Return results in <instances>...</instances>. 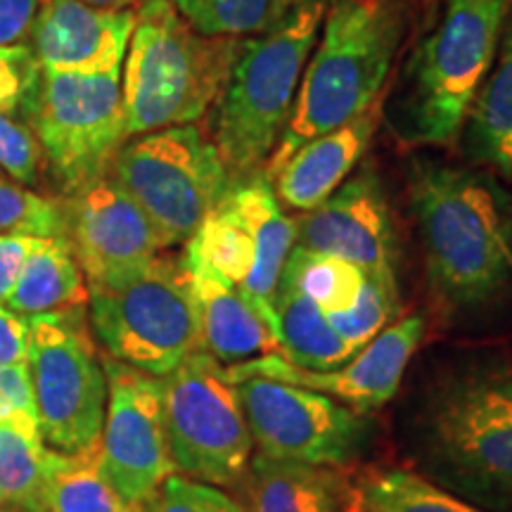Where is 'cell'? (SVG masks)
<instances>
[{"instance_id": "24", "label": "cell", "mask_w": 512, "mask_h": 512, "mask_svg": "<svg viewBox=\"0 0 512 512\" xmlns=\"http://www.w3.org/2000/svg\"><path fill=\"white\" fill-rule=\"evenodd\" d=\"M465 124L470 155L503 176H512V12Z\"/></svg>"}, {"instance_id": "32", "label": "cell", "mask_w": 512, "mask_h": 512, "mask_svg": "<svg viewBox=\"0 0 512 512\" xmlns=\"http://www.w3.org/2000/svg\"><path fill=\"white\" fill-rule=\"evenodd\" d=\"M0 235L69 238L67 209L50 197L0 178Z\"/></svg>"}, {"instance_id": "20", "label": "cell", "mask_w": 512, "mask_h": 512, "mask_svg": "<svg viewBox=\"0 0 512 512\" xmlns=\"http://www.w3.org/2000/svg\"><path fill=\"white\" fill-rule=\"evenodd\" d=\"M221 202L245 223L252 235L256 266L242 292L273 328V297L287 259L297 245V221H292L280 207L266 176L245 178L240 185L230 188Z\"/></svg>"}, {"instance_id": "37", "label": "cell", "mask_w": 512, "mask_h": 512, "mask_svg": "<svg viewBox=\"0 0 512 512\" xmlns=\"http://www.w3.org/2000/svg\"><path fill=\"white\" fill-rule=\"evenodd\" d=\"M29 358V318L0 304V366H24Z\"/></svg>"}, {"instance_id": "39", "label": "cell", "mask_w": 512, "mask_h": 512, "mask_svg": "<svg viewBox=\"0 0 512 512\" xmlns=\"http://www.w3.org/2000/svg\"><path fill=\"white\" fill-rule=\"evenodd\" d=\"M36 240L38 238H22V235H0V304L10 294Z\"/></svg>"}, {"instance_id": "30", "label": "cell", "mask_w": 512, "mask_h": 512, "mask_svg": "<svg viewBox=\"0 0 512 512\" xmlns=\"http://www.w3.org/2000/svg\"><path fill=\"white\" fill-rule=\"evenodd\" d=\"M188 242L216 273L240 290L247 285L256 266V249L245 223L226 204H216Z\"/></svg>"}, {"instance_id": "22", "label": "cell", "mask_w": 512, "mask_h": 512, "mask_svg": "<svg viewBox=\"0 0 512 512\" xmlns=\"http://www.w3.org/2000/svg\"><path fill=\"white\" fill-rule=\"evenodd\" d=\"M3 304L24 318L83 309L88 285L69 238H38Z\"/></svg>"}, {"instance_id": "14", "label": "cell", "mask_w": 512, "mask_h": 512, "mask_svg": "<svg viewBox=\"0 0 512 512\" xmlns=\"http://www.w3.org/2000/svg\"><path fill=\"white\" fill-rule=\"evenodd\" d=\"M425 328L427 320L422 313L394 320L380 335L370 339L366 347L358 349L344 366L332 370L294 366L280 354H266L226 368L230 375H256L299 384L313 392L328 394L358 413H370L382 408L396 394L408 361L425 337Z\"/></svg>"}, {"instance_id": "38", "label": "cell", "mask_w": 512, "mask_h": 512, "mask_svg": "<svg viewBox=\"0 0 512 512\" xmlns=\"http://www.w3.org/2000/svg\"><path fill=\"white\" fill-rule=\"evenodd\" d=\"M41 0H0V46H19L31 36Z\"/></svg>"}, {"instance_id": "13", "label": "cell", "mask_w": 512, "mask_h": 512, "mask_svg": "<svg viewBox=\"0 0 512 512\" xmlns=\"http://www.w3.org/2000/svg\"><path fill=\"white\" fill-rule=\"evenodd\" d=\"M107 408L98 460L105 477L128 503L143 505L164 479L176 475L164 422L162 377L107 358Z\"/></svg>"}, {"instance_id": "23", "label": "cell", "mask_w": 512, "mask_h": 512, "mask_svg": "<svg viewBox=\"0 0 512 512\" xmlns=\"http://www.w3.org/2000/svg\"><path fill=\"white\" fill-rule=\"evenodd\" d=\"M273 332L278 354L309 370L339 368L356 354L347 339L332 328L325 311L287 278H280L273 297Z\"/></svg>"}, {"instance_id": "40", "label": "cell", "mask_w": 512, "mask_h": 512, "mask_svg": "<svg viewBox=\"0 0 512 512\" xmlns=\"http://www.w3.org/2000/svg\"><path fill=\"white\" fill-rule=\"evenodd\" d=\"M81 3L93 5V8H102V10H124L136 0H81Z\"/></svg>"}, {"instance_id": "8", "label": "cell", "mask_w": 512, "mask_h": 512, "mask_svg": "<svg viewBox=\"0 0 512 512\" xmlns=\"http://www.w3.org/2000/svg\"><path fill=\"white\" fill-rule=\"evenodd\" d=\"M110 174L155 223L166 247L188 242L230 190L219 147L192 124L143 133L121 147Z\"/></svg>"}, {"instance_id": "27", "label": "cell", "mask_w": 512, "mask_h": 512, "mask_svg": "<svg viewBox=\"0 0 512 512\" xmlns=\"http://www.w3.org/2000/svg\"><path fill=\"white\" fill-rule=\"evenodd\" d=\"M351 512H484L411 470H380L354 489Z\"/></svg>"}, {"instance_id": "6", "label": "cell", "mask_w": 512, "mask_h": 512, "mask_svg": "<svg viewBox=\"0 0 512 512\" xmlns=\"http://www.w3.org/2000/svg\"><path fill=\"white\" fill-rule=\"evenodd\" d=\"M91 328L114 361L166 377L200 349V323L183 259H152L88 285Z\"/></svg>"}, {"instance_id": "11", "label": "cell", "mask_w": 512, "mask_h": 512, "mask_svg": "<svg viewBox=\"0 0 512 512\" xmlns=\"http://www.w3.org/2000/svg\"><path fill=\"white\" fill-rule=\"evenodd\" d=\"M27 368L46 444L62 453L98 448L107 377L83 325V309L29 318Z\"/></svg>"}, {"instance_id": "4", "label": "cell", "mask_w": 512, "mask_h": 512, "mask_svg": "<svg viewBox=\"0 0 512 512\" xmlns=\"http://www.w3.org/2000/svg\"><path fill=\"white\" fill-rule=\"evenodd\" d=\"M323 0H304L252 41H242L216 119V147L230 178H249L283 136L323 24Z\"/></svg>"}, {"instance_id": "17", "label": "cell", "mask_w": 512, "mask_h": 512, "mask_svg": "<svg viewBox=\"0 0 512 512\" xmlns=\"http://www.w3.org/2000/svg\"><path fill=\"white\" fill-rule=\"evenodd\" d=\"M136 10H102L81 0H43L31 29L34 55L48 72H100L121 67Z\"/></svg>"}, {"instance_id": "26", "label": "cell", "mask_w": 512, "mask_h": 512, "mask_svg": "<svg viewBox=\"0 0 512 512\" xmlns=\"http://www.w3.org/2000/svg\"><path fill=\"white\" fill-rule=\"evenodd\" d=\"M50 446L43 439L36 413L0 422V503L31 512L43 508V479Z\"/></svg>"}, {"instance_id": "7", "label": "cell", "mask_w": 512, "mask_h": 512, "mask_svg": "<svg viewBox=\"0 0 512 512\" xmlns=\"http://www.w3.org/2000/svg\"><path fill=\"white\" fill-rule=\"evenodd\" d=\"M17 114L34 126L55 181L72 197L110 174L128 138L121 67L100 72L41 69Z\"/></svg>"}, {"instance_id": "41", "label": "cell", "mask_w": 512, "mask_h": 512, "mask_svg": "<svg viewBox=\"0 0 512 512\" xmlns=\"http://www.w3.org/2000/svg\"><path fill=\"white\" fill-rule=\"evenodd\" d=\"M0 512H31V510H27V508H19V505L0 503Z\"/></svg>"}, {"instance_id": "36", "label": "cell", "mask_w": 512, "mask_h": 512, "mask_svg": "<svg viewBox=\"0 0 512 512\" xmlns=\"http://www.w3.org/2000/svg\"><path fill=\"white\" fill-rule=\"evenodd\" d=\"M22 413H36L27 363L24 366H0V422Z\"/></svg>"}, {"instance_id": "21", "label": "cell", "mask_w": 512, "mask_h": 512, "mask_svg": "<svg viewBox=\"0 0 512 512\" xmlns=\"http://www.w3.org/2000/svg\"><path fill=\"white\" fill-rule=\"evenodd\" d=\"M245 512H347L354 489L332 467L256 456Z\"/></svg>"}, {"instance_id": "1", "label": "cell", "mask_w": 512, "mask_h": 512, "mask_svg": "<svg viewBox=\"0 0 512 512\" xmlns=\"http://www.w3.org/2000/svg\"><path fill=\"white\" fill-rule=\"evenodd\" d=\"M408 195L439 302L475 311L512 292V200L491 176L415 159Z\"/></svg>"}, {"instance_id": "3", "label": "cell", "mask_w": 512, "mask_h": 512, "mask_svg": "<svg viewBox=\"0 0 512 512\" xmlns=\"http://www.w3.org/2000/svg\"><path fill=\"white\" fill-rule=\"evenodd\" d=\"M240 38L197 34L169 0H143L121 72L126 136L195 124L221 98Z\"/></svg>"}, {"instance_id": "31", "label": "cell", "mask_w": 512, "mask_h": 512, "mask_svg": "<svg viewBox=\"0 0 512 512\" xmlns=\"http://www.w3.org/2000/svg\"><path fill=\"white\" fill-rule=\"evenodd\" d=\"M399 313V287L392 275L363 273L361 292L347 311L325 313L339 335L356 351L380 335Z\"/></svg>"}, {"instance_id": "19", "label": "cell", "mask_w": 512, "mask_h": 512, "mask_svg": "<svg viewBox=\"0 0 512 512\" xmlns=\"http://www.w3.org/2000/svg\"><path fill=\"white\" fill-rule=\"evenodd\" d=\"M380 119L382 98L361 117L299 147L273 176L278 202L306 214L328 200L366 155Z\"/></svg>"}, {"instance_id": "35", "label": "cell", "mask_w": 512, "mask_h": 512, "mask_svg": "<svg viewBox=\"0 0 512 512\" xmlns=\"http://www.w3.org/2000/svg\"><path fill=\"white\" fill-rule=\"evenodd\" d=\"M38 74L41 64L29 46H0V112H17Z\"/></svg>"}, {"instance_id": "18", "label": "cell", "mask_w": 512, "mask_h": 512, "mask_svg": "<svg viewBox=\"0 0 512 512\" xmlns=\"http://www.w3.org/2000/svg\"><path fill=\"white\" fill-rule=\"evenodd\" d=\"M183 266L200 323V349L223 366L278 354V339L238 285L223 278L185 242Z\"/></svg>"}, {"instance_id": "42", "label": "cell", "mask_w": 512, "mask_h": 512, "mask_svg": "<svg viewBox=\"0 0 512 512\" xmlns=\"http://www.w3.org/2000/svg\"><path fill=\"white\" fill-rule=\"evenodd\" d=\"M285 3H287V8H290V10H292V8H297V5H299V3H304V0H285Z\"/></svg>"}, {"instance_id": "28", "label": "cell", "mask_w": 512, "mask_h": 512, "mask_svg": "<svg viewBox=\"0 0 512 512\" xmlns=\"http://www.w3.org/2000/svg\"><path fill=\"white\" fill-rule=\"evenodd\" d=\"M169 3L197 34L211 38L259 36L273 29L290 12L285 0H169Z\"/></svg>"}, {"instance_id": "2", "label": "cell", "mask_w": 512, "mask_h": 512, "mask_svg": "<svg viewBox=\"0 0 512 512\" xmlns=\"http://www.w3.org/2000/svg\"><path fill=\"white\" fill-rule=\"evenodd\" d=\"M408 19L411 0H330L323 36L311 50L290 119L268 157V181L299 147L361 117L382 98Z\"/></svg>"}, {"instance_id": "5", "label": "cell", "mask_w": 512, "mask_h": 512, "mask_svg": "<svg viewBox=\"0 0 512 512\" xmlns=\"http://www.w3.org/2000/svg\"><path fill=\"white\" fill-rule=\"evenodd\" d=\"M512 0H446L406 69L396 128L408 143L446 145L465 126L496 60Z\"/></svg>"}, {"instance_id": "29", "label": "cell", "mask_w": 512, "mask_h": 512, "mask_svg": "<svg viewBox=\"0 0 512 512\" xmlns=\"http://www.w3.org/2000/svg\"><path fill=\"white\" fill-rule=\"evenodd\" d=\"M283 278L297 285L325 313H337L354 306L358 292H361L363 271L337 256L294 245Z\"/></svg>"}, {"instance_id": "25", "label": "cell", "mask_w": 512, "mask_h": 512, "mask_svg": "<svg viewBox=\"0 0 512 512\" xmlns=\"http://www.w3.org/2000/svg\"><path fill=\"white\" fill-rule=\"evenodd\" d=\"M46 512H143L128 503L102 472L98 448L62 453L50 448L43 479Z\"/></svg>"}, {"instance_id": "15", "label": "cell", "mask_w": 512, "mask_h": 512, "mask_svg": "<svg viewBox=\"0 0 512 512\" xmlns=\"http://www.w3.org/2000/svg\"><path fill=\"white\" fill-rule=\"evenodd\" d=\"M67 223L88 285L136 271L166 247L155 223L112 174L69 197Z\"/></svg>"}, {"instance_id": "16", "label": "cell", "mask_w": 512, "mask_h": 512, "mask_svg": "<svg viewBox=\"0 0 512 512\" xmlns=\"http://www.w3.org/2000/svg\"><path fill=\"white\" fill-rule=\"evenodd\" d=\"M297 245L349 261L363 273L396 278L389 204L375 174L363 171L297 221Z\"/></svg>"}, {"instance_id": "33", "label": "cell", "mask_w": 512, "mask_h": 512, "mask_svg": "<svg viewBox=\"0 0 512 512\" xmlns=\"http://www.w3.org/2000/svg\"><path fill=\"white\" fill-rule=\"evenodd\" d=\"M143 512H245L228 494L214 484L171 475L143 505Z\"/></svg>"}, {"instance_id": "34", "label": "cell", "mask_w": 512, "mask_h": 512, "mask_svg": "<svg viewBox=\"0 0 512 512\" xmlns=\"http://www.w3.org/2000/svg\"><path fill=\"white\" fill-rule=\"evenodd\" d=\"M17 112H0V169L19 183H36L41 145L29 124L15 117Z\"/></svg>"}, {"instance_id": "12", "label": "cell", "mask_w": 512, "mask_h": 512, "mask_svg": "<svg viewBox=\"0 0 512 512\" xmlns=\"http://www.w3.org/2000/svg\"><path fill=\"white\" fill-rule=\"evenodd\" d=\"M230 380L238 387L242 411L261 456L337 467L356 458L366 444L370 432L366 413L328 394L271 377L230 375Z\"/></svg>"}, {"instance_id": "9", "label": "cell", "mask_w": 512, "mask_h": 512, "mask_svg": "<svg viewBox=\"0 0 512 512\" xmlns=\"http://www.w3.org/2000/svg\"><path fill=\"white\" fill-rule=\"evenodd\" d=\"M427 437L453 482L512 505V361L451 380L432 401Z\"/></svg>"}, {"instance_id": "10", "label": "cell", "mask_w": 512, "mask_h": 512, "mask_svg": "<svg viewBox=\"0 0 512 512\" xmlns=\"http://www.w3.org/2000/svg\"><path fill=\"white\" fill-rule=\"evenodd\" d=\"M162 389L176 472L214 486L238 482L252 463L254 441L228 368L197 349L162 377Z\"/></svg>"}]
</instances>
